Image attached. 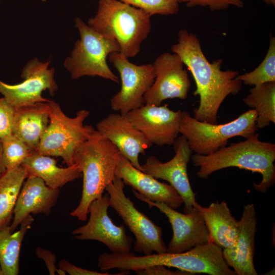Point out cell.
<instances>
[{
  "mask_svg": "<svg viewBox=\"0 0 275 275\" xmlns=\"http://www.w3.org/2000/svg\"><path fill=\"white\" fill-rule=\"evenodd\" d=\"M178 37L171 50L190 71L196 86L194 94L199 96V105L194 111V117L200 121L217 124L218 112L224 101L241 90L242 83L236 78L239 72L223 70L222 59L210 62L196 35L181 30Z\"/></svg>",
  "mask_w": 275,
  "mask_h": 275,
  "instance_id": "1",
  "label": "cell"
},
{
  "mask_svg": "<svg viewBox=\"0 0 275 275\" xmlns=\"http://www.w3.org/2000/svg\"><path fill=\"white\" fill-rule=\"evenodd\" d=\"M259 134L245 140L231 144L207 155L194 154L191 155L194 166L199 168L197 176L207 179L219 170L236 167L262 175L259 183H253L257 191L266 192L275 183V145L259 140Z\"/></svg>",
  "mask_w": 275,
  "mask_h": 275,
  "instance_id": "2",
  "label": "cell"
},
{
  "mask_svg": "<svg viewBox=\"0 0 275 275\" xmlns=\"http://www.w3.org/2000/svg\"><path fill=\"white\" fill-rule=\"evenodd\" d=\"M117 147L96 130L80 144L74 154V162L83 177L81 197L70 214L81 221L88 219L91 203L103 196L107 186L116 177L120 157Z\"/></svg>",
  "mask_w": 275,
  "mask_h": 275,
  "instance_id": "3",
  "label": "cell"
},
{
  "mask_svg": "<svg viewBox=\"0 0 275 275\" xmlns=\"http://www.w3.org/2000/svg\"><path fill=\"white\" fill-rule=\"evenodd\" d=\"M151 16L144 11L118 0H99L95 16L88 25L115 40L120 52L128 58L136 56L151 29Z\"/></svg>",
  "mask_w": 275,
  "mask_h": 275,
  "instance_id": "4",
  "label": "cell"
},
{
  "mask_svg": "<svg viewBox=\"0 0 275 275\" xmlns=\"http://www.w3.org/2000/svg\"><path fill=\"white\" fill-rule=\"evenodd\" d=\"M116 264L119 270L129 271L162 265L191 275H236L225 260L223 249L212 241L181 253H152L140 256L131 252L120 254L117 256Z\"/></svg>",
  "mask_w": 275,
  "mask_h": 275,
  "instance_id": "5",
  "label": "cell"
},
{
  "mask_svg": "<svg viewBox=\"0 0 275 275\" xmlns=\"http://www.w3.org/2000/svg\"><path fill=\"white\" fill-rule=\"evenodd\" d=\"M257 114L251 109L235 119L225 124H211L200 121L183 111L179 133L185 136L193 152L207 155L226 146L228 140L235 136L248 139L258 130L256 126Z\"/></svg>",
  "mask_w": 275,
  "mask_h": 275,
  "instance_id": "6",
  "label": "cell"
},
{
  "mask_svg": "<svg viewBox=\"0 0 275 275\" xmlns=\"http://www.w3.org/2000/svg\"><path fill=\"white\" fill-rule=\"evenodd\" d=\"M90 112L78 111L74 118L67 116L58 103L49 102V124L36 152L50 156L60 157L67 166L74 164V154L78 146L87 140L96 130L84 122Z\"/></svg>",
  "mask_w": 275,
  "mask_h": 275,
  "instance_id": "7",
  "label": "cell"
},
{
  "mask_svg": "<svg viewBox=\"0 0 275 275\" xmlns=\"http://www.w3.org/2000/svg\"><path fill=\"white\" fill-rule=\"evenodd\" d=\"M75 21L80 39L76 41L71 56L64 63L72 79L99 76L119 83V78L106 61L111 53L120 52L117 42L96 32L79 18Z\"/></svg>",
  "mask_w": 275,
  "mask_h": 275,
  "instance_id": "8",
  "label": "cell"
},
{
  "mask_svg": "<svg viewBox=\"0 0 275 275\" xmlns=\"http://www.w3.org/2000/svg\"><path fill=\"white\" fill-rule=\"evenodd\" d=\"M123 181L116 177L105 188L109 206L122 218L134 235V251L147 255L167 252L162 239V229L149 217L139 211L124 191Z\"/></svg>",
  "mask_w": 275,
  "mask_h": 275,
  "instance_id": "9",
  "label": "cell"
},
{
  "mask_svg": "<svg viewBox=\"0 0 275 275\" xmlns=\"http://www.w3.org/2000/svg\"><path fill=\"white\" fill-rule=\"evenodd\" d=\"M119 73L120 90L111 99L112 109L126 115L145 104L144 95L153 84L155 73L153 64L135 65L120 52L108 56Z\"/></svg>",
  "mask_w": 275,
  "mask_h": 275,
  "instance_id": "10",
  "label": "cell"
},
{
  "mask_svg": "<svg viewBox=\"0 0 275 275\" xmlns=\"http://www.w3.org/2000/svg\"><path fill=\"white\" fill-rule=\"evenodd\" d=\"M173 145L175 155L171 160L163 162L154 156H149L141 165L142 171L157 179L168 182L181 197L184 212L187 213L197 202L187 173V165L193 152L183 135L178 136Z\"/></svg>",
  "mask_w": 275,
  "mask_h": 275,
  "instance_id": "11",
  "label": "cell"
},
{
  "mask_svg": "<svg viewBox=\"0 0 275 275\" xmlns=\"http://www.w3.org/2000/svg\"><path fill=\"white\" fill-rule=\"evenodd\" d=\"M110 207L107 194L93 201L89 208V218L85 225L75 229L72 235L80 240H96L113 253L131 252L132 237L127 235L123 225L117 226L108 215Z\"/></svg>",
  "mask_w": 275,
  "mask_h": 275,
  "instance_id": "12",
  "label": "cell"
},
{
  "mask_svg": "<svg viewBox=\"0 0 275 275\" xmlns=\"http://www.w3.org/2000/svg\"><path fill=\"white\" fill-rule=\"evenodd\" d=\"M50 62H42L37 59L30 61L23 68L19 84L10 85L0 80V93L15 108L32 105L50 100L42 96L48 90L53 95L58 89L54 80V69H48Z\"/></svg>",
  "mask_w": 275,
  "mask_h": 275,
  "instance_id": "13",
  "label": "cell"
},
{
  "mask_svg": "<svg viewBox=\"0 0 275 275\" xmlns=\"http://www.w3.org/2000/svg\"><path fill=\"white\" fill-rule=\"evenodd\" d=\"M133 193L138 199L151 208H157L168 217L173 236L167 246V252L181 253L211 241L204 221L195 207L190 212L182 213L165 203L150 201L134 190Z\"/></svg>",
  "mask_w": 275,
  "mask_h": 275,
  "instance_id": "14",
  "label": "cell"
},
{
  "mask_svg": "<svg viewBox=\"0 0 275 275\" xmlns=\"http://www.w3.org/2000/svg\"><path fill=\"white\" fill-rule=\"evenodd\" d=\"M153 65L155 78L144 95L145 104L160 105L168 99H185L190 81L180 57L175 53L164 52L156 58Z\"/></svg>",
  "mask_w": 275,
  "mask_h": 275,
  "instance_id": "15",
  "label": "cell"
},
{
  "mask_svg": "<svg viewBox=\"0 0 275 275\" xmlns=\"http://www.w3.org/2000/svg\"><path fill=\"white\" fill-rule=\"evenodd\" d=\"M181 110L174 111L168 104H145L126 115L129 121L152 145H172L179 134Z\"/></svg>",
  "mask_w": 275,
  "mask_h": 275,
  "instance_id": "16",
  "label": "cell"
},
{
  "mask_svg": "<svg viewBox=\"0 0 275 275\" xmlns=\"http://www.w3.org/2000/svg\"><path fill=\"white\" fill-rule=\"evenodd\" d=\"M96 130L110 141L136 169L142 171L139 155L153 145L129 121L127 115L111 113L96 125Z\"/></svg>",
  "mask_w": 275,
  "mask_h": 275,
  "instance_id": "17",
  "label": "cell"
},
{
  "mask_svg": "<svg viewBox=\"0 0 275 275\" xmlns=\"http://www.w3.org/2000/svg\"><path fill=\"white\" fill-rule=\"evenodd\" d=\"M257 226L255 206L253 203L246 204L238 221V232L235 243L223 249L225 260L236 275L258 274L254 263Z\"/></svg>",
  "mask_w": 275,
  "mask_h": 275,
  "instance_id": "18",
  "label": "cell"
},
{
  "mask_svg": "<svg viewBox=\"0 0 275 275\" xmlns=\"http://www.w3.org/2000/svg\"><path fill=\"white\" fill-rule=\"evenodd\" d=\"M116 177L150 201L165 203L176 209L183 201L176 190L169 184L157 179L135 168L122 155H120Z\"/></svg>",
  "mask_w": 275,
  "mask_h": 275,
  "instance_id": "19",
  "label": "cell"
},
{
  "mask_svg": "<svg viewBox=\"0 0 275 275\" xmlns=\"http://www.w3.org/2000/svg\"><path fill=\"white\" fill-rule=\"evenodd\" d=\"M59 193V188L48 187L38 177H27L15 205L10 225L11 232L15 231L23 220L31 214L48 215L56 204Z\"/></svg>",
  "mask_w": 275,
  "mask_h": 275,
  "instance_id": "20",
  "label": "cell"
},
{
  "mask_svg": "<svg viewBox=\"0 0 275 275\" xmlns=\"http://www.w3.org/2000/svg\"><path fill=\"white\" fill-rule=\"evenodd\" d=\"M195 207L204 221L212 242L223 249L234 245L238 235V221L225 201L213 202L207 207L197 202Z\"/></svg>",
  "mask_w": 275,
  "mask_h": 275,
  "instance_id": "21",
  "label": "cell"
},
{
  "mask_svg": "<svg viewBox=\"0 0 275 275\" xmlns=\"http://www.w3.org/2000/svg\"><path fill=\"white\" fill-rule=\"evenodd\" d=\"M49 102L16 108L12 133L32 151L37 150L49 124Z\"/></svg>",
  "mask_w": 275,
  "mask_h": 275,
  "instance_id": "22",
  "label": "cell"
},
{
  "mask_svg": "<svg viewBox=\"0 0 275 275\" xmlns=\"http://www.w3.org/2000/svg\"><path fill=\"white\" fill-rule=\"evenodd\" d=\"M21 166L26 172V178L38 177L52 188H59L82 176L77 164L61 168L57 165V161L51 156L36 151L33 152Z\"/></svg>",
  "mask_w": 275,
  "mask_h": 275,
  "instance_id": "23",
  "label": "cell"
},
{
  "mask_svg": "<svg viewBox=\"0 0 275 275\" xmlns=\"http://www.w3.org/2000/svg\"><path fill=\"white\" fill-rule=\"evenodd\" d=\"M34 221L30 214L21 223L19 230L11 232L10 226L0 230V264L3 275L19 274L21 246Z\"/></svg>",
  "mask_w": 275,
  "mask_h": 275,
  "instance_id": "24",
  "label": "cell"
},
{
  "mask_svg": "<svg viewBox=\"0 0 275 275\" xmlns=\"http://www.w3.org/2000/svg\"><path fill=\"white\" fill-rule=\"evenodd\" d=\"M25 179L26 174L22 166L6 170L0 177V230L10 225L15 205Z\"/></svg>",
  "mask_w": 275,
  "mask_h": 275,
  "instance_id": "25",
  "label": "cell"
},
{
  "mask_svg": "<svg viewBox=\"0 0 275 275\" xmlns=\"http://www.w3.org/2000/svg\"><path fill=\"white\" fill-rule=\"evenodd\" d=\"M243 99L245 104L255 110L256 126L264 128L275 123V82L254 86Z\"/></svg>",
  "mask_w": 275,
  "mask_h": 275,
  "instance_id": "26",
  "label": "cell"
},
{
  "mask_svg": "<svg viewBox=\"0 0 275 275\" xmlns=\"http://www.w3.org/2000/svg\"><path fill=\"white\" fill-rule=\"evenodd\" d=\"M245 85L257 86L268 82H275V38L270 35L269 47L265 58L253 71L236 78Z\"/></svg>",
  "mask_w": 275,
  "mask_h": 275,
  "instance_id": "27",
  "label": "cell"
},
{
  "mask_svg": "<svg viewBox=\"0 0 275 275\" xmlns=\"http://www.w3.org/2000/svg\"><path fill=\"white\" fill-rule=\"evenodd\" d=\"M1 140L3 160L6 170L21 166L25 159L34 152L13 133Z\"/></svg>",
  "mask_w": 275,
  "mask_h": 275,
  "instance_id": "28",
  "label": "cell"
},
{
  "mask_svg": "<svg viewBox=\"0 0 275 275\" xmlns=\"http://www.w3.org/2000/svg\"><path fill=\"white\" fill-rule=\"evenodd\" d=\"M142 9L151 16L153 15H169L177 13L179 0H121Z\"/></svg>",
  "mask_w": 275,
  "mask_h": 275,
  "instance_id": "29",
  "label": "cell"
},
{
  "mask_svg": "<svg viewBox=\"0 0 275 275\" xmlns=\"http://www.w3.org/2000/svg\"><path fill=\"white\" fill-rule=\"evenodd\" d=\"M15 110L4 97L0 98V139L12 134Z\"/></svg>",
  "mask_w": 275,
  "mask_h": 275,
  "instance_id": "30",
  "label": "cell"
},
{
  "mask_svg": "<svg viewBox=\"0 0 275 275\" xmlns=\"http://www.w3.org/2000/svg\"><path fill=\"white\" fill-rule=\"evenodd\" d=\"M179 2L185 3L188 7H208L211 11L227 9L230 6L238 8L244 7L242 0H179Z\"/></svg>",
  "mask_w": 275,
  "mask_h": 275,
  "instance_id": "31",
  "label": "cell"
},
{
  "mask_svg": "<svg viewBox=\"0 0 275 275\" xmlns=\"http://www.w3.org/2000/svg\"><path fill=\"white\" fill-rule=\"evenodd\" d=\"M59 268L70 275H109L107 271L98 272L77 266L68 260L63 259L59 262Z\"/></svg>",
  "mask_w": 275,
  "mask_h": 275,
  "instance_id": "32",
  "label": "cell"
},
{
  "mask_svg": "<svg viewBox=\"0 0 275 275\" xmlns=\"http://www.w3.org/2000/svg\"><path fill=\"white\" fill-rule=\"evenodd\" d=\"M36 254L39 258L44 262L49 274H56L58 268L56 266L57 261L56 255L50 251L41 247H38L36 249Z\"/></svg>",
  "mask_w": 275,
  "mask_h": 275,
  "instance_id": "33",
  "label": "cell"
},
{
  "mask_svg": "<svg viewBox=\"0 0 275 275\" xmlns=\"http://www.w3.org/2000/svg\"><path fill=\"white\" fill-rule=\"evenodd\" d=\"M140 275H191L190 273L180 270L173 271L167 266L155 265L135 271Z\"/></svg>",
  "mask_w": 275,
  "mask_h": 275,
  "instance_id": "34",
  "label": "cell"
},
{
  "mask_svg": "<svg viewBox=\"0 0 275 275\" xmlns=\"http://www.w3.org/2000/svg\"><path fill=\"white\" fill-rule=\"evenodd\" d=\"M6 168L4 164L2 157V148L1 140L0 139V177L6 171Z\"/></svg>",
  "mask_w": 275,
  "mask_h": 275,
  "instance_id": "35",
  "label": "cell"
},
{
  "mask_svg": "<svg viewBox=\"0 0 275 275\" xmlns=\"http://www.w3.org/2000/svg\"><path fill=\"white\" fill-rule=\"evenodd\" d=\"M263 1L267 5H271L273 6L275 5V0H263Z\"/></svg>",
  "mask_w": 275,
  "mask_h": 275,
  "instance_id": "36",
  "label": "cell"
},
{
  "mask_svg": "<svg viewBox=\"0 0 275 275\" xmlns=\"http://www.w3.org/2000/svg\"><path fill=\"white\" fill-rule=\"evenodd\" d=\"M0 275H3V271H2V269L1 264H0Z\"/></svg>",
  "mask_w": 275,
  "mask_h": 275,
  "instance_id": "37",
  "label": "cell"
},
{
  "mask_svg": "<svg viewBox=\"0 0 275 275\" xmlns=\"http://www.w3.org/2000/svg\"><path fill=\"white\" fill-rule=\"evenodd\" d=\"M41 1H43V2H45V1H46V0H41Z\"/></svg>",
  "mask_w": 275,
  "mask_h": 275,
  "instance_id": "38",
  "label": "cell"
}]
</instances>
